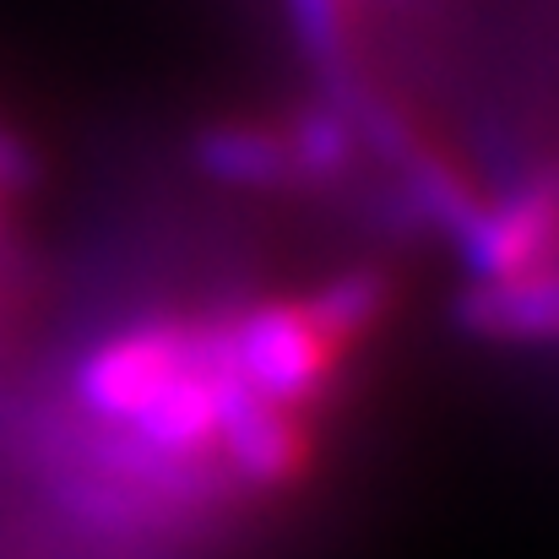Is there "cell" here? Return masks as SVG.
I'll use <instances>...</instances> for the list:
<instances>
[{"label": "cell", "mask_w": 559, "mask_h": 559, "mask_svg": "<svg viewBox=\"0 0 559 559\" xmlns=\"http://www.w3.org/2000/svg\"><path fill=\"white\" fill-rule=\"evenodd\" d=\"M343 359V343L321 326V316L310 310V299H277L250 310L234 332H228V365L234 380L277 407H310Z\"/></svg>", "instance_id": "1"}, {"label": "cell", "mask_w": 559, "mask_h": 559, "mask_svg": "<svg viewBox=\"0 0 559 559\" xmlns=\"http://www.w3.org/2000/svg\"><path fill=\"white\" fill-rule=\"evenodd\" d=\"M456 228L478 283H506L559 266V180H527L506 201L467 206Z\"/></svg>", "instance_id": "2"}, {"label": "cell", "mask_w": 559, "mask_h": 559, "mask_svg": "<svg viewBox=\"0 0 559 559\" xmlns=\"http://www.w3.org/2000/svg\"><path fill=\"white\" fill-rule=\"evenodd\" d=\"M190 359V332L186 326H131L120 337H109L104 348H93L76 370V396L93 418L104 424H136L158 391L180 374Z\"/></svg>", "instance_id": "3"}, {"label": "cell", "mask_w": 559, "mask_h": 559, "mask_svg": "<svg viewBox=\"0 0 559 559\" xmlns=\"http://www.w3.org/2000/svg\"><path fill=\"white\" fill-rule=\"evenodd\" d=\"M228 462L239 467V478L261 484V489H283L310 467V429L294 407L261 402L245 385H234L223 429H217Z\"/></svg>", "instance_id": "4"}, {"label": "cell", "mask_w": 559, "mask_h": 559, "mask_svg": "<svg viewBox=\"0 0 559 559\" xmlns=\"http://www.w3.org/2000/svg\"><path fill=\"white\" fill-rule=\"evenodd\" d=\"M462 326L495 343H559V266L478 283L462 299Z\"/></svg>", "instance_id": "5"}, {"label": "cell", "mask_w": 559, "mask_h": 559, "mask_svg": "<svg viewBox=\"0 0 559 559\" xmlns=\"http://www.w3.org/2000/svg\"><path fill=\"white\" fill-rule=\"evenodd\" d=\"M310 310H316V316H321V326L348 348V343H359L374 321H380V310H385V283L370 277V272L337 277V283H326V288L310 299Z\"/></svg>", "instance_id": "6"}, {"label": "cell", "mask_w": 559, "mask_h": 559, "mask_svg": "<svg viewBox=\"0 0 559 559\" xmlns=\"http://www.w3.org/2000/svg\"><path fill=\"white\" fill-rule=\"evenodd\" d=\"M294 147L288 142H272L261 131H234V136H212L206 142V164L239 186H272L283 175H294Z\"/></svg>", "instance_id": "7"}, {"label": "cell", "mask_w": 559, "mask_h": 559, "mask_svg": "<svg viewBox=\"0 0 559 559\" xmlns=\"http://www.w3.org/2000/svg\"><path fill=\"white\" fill-rule=\"evenodd\" d=\"M16 175V158H11V147H0V180H11Z\"/></svg>", "instance_id": "8"}]
</instances>
